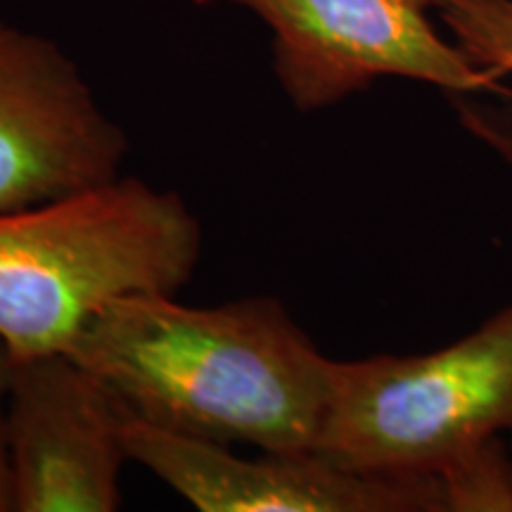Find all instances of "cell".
<instances>
[{
	"mask_svg": "<svg viewBox=\"0 0 512 512\" xmlns=\"http://www.w3.org/2000/svg\"><path fill=\"white\" fill-rule=\"evenodd\" d=\"M67 354L131 418L216 444L313 451L328 408L332 361L275 297L200 309L174 294H126Z\"/></svg>",
	"mask_w": 512,
	"mask_h": 512,
	"instance_id": "obj_1",
	"label": "cell"
},
{
	"mask_svg": "<svg viewBox=\"0 0 512 512\" xmlns=\"http://www.w3.org/2000/svg\"><path fill=\"white\" fill-rule=\"evenodd\" d=\"M200 256L188 204L138 178L0 211V342L12 361L67 354L107 304L176 294Z\"/></svg>",
	"mask_w": 512,
	"mask_h": 512,
	"instance_id": "obj_2",
	"label": "cell"
},
{
	"mask_svg": "<svg viewBox=\"0 0 512 512\" xmlns=\"http://www.w3.org/2000/svg\"><path fill=\"white\" fill-rule=\"evenodd\" d=\"M512 432V306L430 354L332 361L316 448L351 470L441 477Z\"/></svg>",
	"mask_w": 512,
	"mask_h": 512,
	"instance_id": "obj_3",
	"label": "cell"
},
{
	"mask_svg": "<svg viewBox=\"0 0 512 512\" xmlns=\"http://www.w3.org/2000/svg\"><path fill=\"white\" fill-rule=\"evenodd\" d=\"M264 19L273 69L299 112L339 105L380 79L451 95H505L503 74L479 64L434 24L430 0H230Z\"/></svg>",
	"mask_w": 512,
	"mask_h": 512,
	"instance_id": "obj_4",
	"label": "cell"
},
{
	"mask_svg": "<svg viewBox=\"0 0 512 512\" xmlns=\"http://www.w3.org/2000/svg\"><path fill=\"white\" fill-rule=\"evenodd\" d=\"M124 131L48 38L0 22V211L119 178Z\"/></svg>",
	"mask_w": 512,
	"mask_h": 512,
	"instance_id": "obj_5",
	"label": "cell"
},
{
	"mask_svg": "<svg viewBox=\"0 0 512 512\" xmlns=\"http://www.w3.org/2000/svg\"><path fill=\"white\" fill-rule=\"evenodd\" d=\"M124 444L128 458L202 512H448L434 475L351 470L318 451L240 458L226 444L159 430L128 413Z\"/></svg>",
	"mask_w": 512,
	"mask_h": 512,
	"instance_id": "obj_6",
	"label": "cell"
},
{
	"mask_svg": "<svg viewBox=\"0 0 512 512\" xmlns=\"http://www.w3.org/2000/svg\"><path fill=\"white\" fill-rule=\"evenodd\" d=\"M5 427L17 512H112L128 458L124 408L72 354L12 361Z\"/></svg>",
	"mask_w": 512,
	"mask_h": 512,
	"instance_id": "obj_7",
	"label": "cell"
},
{
	"mask_svg": "<svg viewBox=\"0 0 512 512\" xmlns=\"http://www.w3.org/2000/svg\"><path fill=\"white\" fill-rule=\"evenodd\" d=\"M448 36L479 64L512 76V0H430Z\"/></svg>",
	"mask_w": 512,
	"mask_h": 512,
	"instance_id": "obj_8",
	"label": "cell"
},
{
	"mask_svg": "<svg viewBox=\"0 0 512 512\" xmlns=\"http://www.w3.org/2000/svg\"><path fill=\"white\" fill-rule=\"evenodd\" d=\"M439 479L446 489L448 512L512 510V458L498 439Z\"/></svg>",
	"mask_w": 512,
	"mask_h": 512,
	"instance_id": "obj_9",
	"label": "cell"
},
{
	"mask_svg": "<svg viewBox=\"0 0 512 512\" xmlns=\"http://www.w3.org/2000/svg\"><path fill=\"white\" fill-rule=\"evenodd\" d=\"M3 401H0V512H17L15 465H12V453H10V441H8V427H5Z\"/></svg>",
	"mask_w": 512,
	"mask_h": 512,
	"instance_id": "obj_10",
	"label": "cell"
},
{
	"mask_svg": "<svg viewBox=\"0 0 512 512\" xmlns=\"http://www.w3.org/2000/svg\"><path fill=\"white\" fill-rule=\"evenodd\" d=\"M10 373H12V356H10L8 347L0 342V401L5 399V392H8Z\"/></svg>",
	"mask_w": 512,
	"mask_h": 512,
	"instance_id": "obj_11",
	"label": "cell"
},
{
	"mask_svg": "<svg viewBox=\"0 0 512 512\" xmlns=\"http://www.w3.org/2000/svg\"><path fill=\"white\" fill-rule=\"evenodd\" d=\"M512 434V432H510ZM510 458H512V444H510Z\"/></svg>",
	"mask_w": 512,
	"mask_h": 512,
	"instance_id": "obj_12",
	"label": "cell"
}]
</instances>
